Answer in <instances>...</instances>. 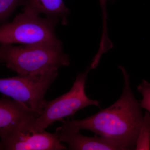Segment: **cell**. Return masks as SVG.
<instances>
[{
    "label": "cell",
    "instance_id": "6da1fadb",
    "mask_svg": "<svg viewBox=\"0 0 150 150\" xmlns=\"http://www.w3.org/2000/svg\"><path fill=\"white\" fill-rule=\"evenodd\" d=\"M124 85L120 98L112 105L81 120L62 121V126L71 131L86 130L113 141L122 150L136 149L144 126L140 103L131 91L130 79L124 67L119 66Z\"/></svg>",
    "mask_w": 150,
    "mask_h": 150
},
{
    "label": "cell",
    "instance_id": "7a4b0ae2",
    "mask_svg": "<svg viewBox=\"0 0 150 150\" xmlns=\"http://www.w3.org/2000/svg\"><path fill=\"white\" fill-rule=\"evenodd\" d=\"M0 61L9 69L23 76L59 71L70 65L63 45L1 44Z\"/></svg>",
    "mask_w": 150,
    "mask_h": 150
},
{
    "label": "cell",
    "instance_id": "3957f363",
    "mask_svg": "<svg viewBox=\"0 0 150 150\" xmlns=\"http://www.w3.org/2000/svg\"><path fill=\"white\" fill-rule=\"evenodd\" d=\"M58 19L23 11L16 16L10 23L1 25L0 28L1 44L21 45H50L60 46L63 43L56 35Z\"/></svg>",
    "mask_w": 150,
    "mask_h": 150
},
{
    "label": "cell",
    "instance_id": "277c9868",
    "mask_svg": "<svg viewBox=\"0 0 150 150\" xmlns=\"http://www.w3.org/2000/svg\"><path fill=\"white\" fill-rule=\"evenodd\" d=\"M90 68L77 76L69 91L51 101H46L40 115L32 121L34 130L43 131L56 121L71 117L81 109L90 105L99 106L100 102L90 99L86 95V81Z\"/></svg>",
    "mask_w": 150,
    "mask_h": 150
},
{
    "label": "cell",
    "instance_id": "5b68a950",
    "mask_svg": "<svg viewBox=\"0 0 150 150\" xmlns=\"http://www.w3.org/2000/svg\"><path fill=\"white\" fill-rule=\"evenodd\" d=\"M59 75L58 71L32 75H18L0 79V92L24 103L40 115L46 93Z\"/></svg>",
    "mask_w": 150,
    "mask_h": 150
},
{
    "label": "cell",
    "instance_id": "8992f818",
    "mask_svg": "<svg viewBox=\"0 0 150 150\" xmlns=\"http://www.w3.org/2000/svg\"><path fill=\"white\" fill-rule=\"evenodd\" d=\"M25 121L11 137L1 142V150H64L67 147L61 144L56 133L44 130L37 131L31 126L32 121Z\"/></svg>",
    "mask_w": 150,
    "mask_h": 150
},
{
    "label": "cell",
    "instance_id": "52a82bcc",
    "mask_svg": "<svg viewBox=\"0 0 150 150\" xmlns=\"http://www.w3.org/2000/svg\"><path fill=\"white\" fill-rule=\"evenodd\" d=\"M39 114L24 103L9 98L0 100V137L5 141L25 121Z\"/></svg>",
    "mask_w": 150,
    "mask_h": 150
},
{
    "label": "cell",
    "instance_id": "ba28073f",
    "mask_svg": "<svg viewBox=\"0 0 150 150\" xmlns=\"http://www.w3.org/2000/svg\"><path fill=\"white\" fill-rule=\"evenodd\" d=\"M55 133L61 142L68 144L70 150H122L117 144L110 139L96 135L83 136L79 131H71L61 126Z\"/></svg>",
    "mask_w": 150,
    "mask_h": 150
},
{
    "label": "cell",
    "instance_id": "9c48e42d",
    "mask_svg": "<svg viewBox=\"0 0 150 150\" xmlns=\"http://www.w3.org/2000/svg\"><path fill=\"white\" fill-rule=\"evenodd\" d=\"M23 11H28L40 15L59 19L63 25L68 24L67 18L70 10L63 0H27Z\"/></svg>",
    "mask_w": 150,
    "mask_h": 150
},
{
    "label": "cell",
    "instance_id": "30bf717a",
    "mask_svg": "<svg viewBox=\"0 0 150 150\" xmlns=\"http://www.w3.org/2000/svg\"><path fill=\"white\" fill-rule=\"evenodd\" d=\"M27 0H0V23H6L18 7L25 6Z\"/></svg>",
    "mask_w": 150,
    "mask_h": 150
},
{
    "label": "cell",
    "instance_id": "8fae6325",
    "mask_svg": "<svg viewBox=\"0 0 150 150\" xmlns=\"http://www.w3.org/2000/svg\"><path fill=\"white\" fill-rule=\"evenodd\" d=\"M144 122L137 142L136 150L150 149V116L146 112Z\"/></svg>",
    "mask_w": 150,
    "mask_h": 150
},
{
    "label": "cell",
    "instance_id": "7c38bea8",
    "mask_svg": "<svg viewBox=\"0 0 150 150\" xmlns=\"http://www.w3.org/2000/svg\"><path fill=\"white\" fill-rule=\"evenodd\" d=\"M137 89L143 96V99L140 101V105L150 112V83L143 80Z\"/></svg>",
    "mask_w": 150,
    "mask_h": 150
},
{
    "label": "cell",
    "instance_id": "4fadbf2b",
    "mask_svg": "<svg viewBox=\"0 0 150 150\" xmlns=\"http://www.w3.org/2000/svg\"><path fill=\"white\" fill-rule=\"evenodd\" d=\"M102 9L103 22V33L102 38L106 39L108 38L107 32V15L106 12V3L108 0H99Z\"/></svg>",
    "mask_w": 150,
    "mask_h": 150
}]
</instances>
